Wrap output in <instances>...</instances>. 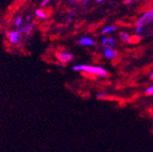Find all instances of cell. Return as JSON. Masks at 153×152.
Returning a JSON list of instances; mask_svg holds the SVG:
<instances>
[{"label":"cell","instance_id":"cell-1","mask_svg":"<svg viewBox=\"0 0 153 152\" xmlns=\"http://www.w3.org/2000/svg\"><path fill=\"white\" fill-rule=\"evenodd\" d=\"M153 7L147 9L136 21L135 35L138 37H145L153 33Z\"/></svg>","mask_w":153,"mask_h":152},{"label":"cell","instance_id":"cell-2","mask_svg":"<svg viewBox=\"0 0 153 152\" xmlns=\"http://www.w3.org/2000/svg\"><path fill=\"white\" fill-rule=\"evenodd\" d=\"M72 69L74 71L76 72H85L87 74L89 75H93V76H98V77H102V78H106L108 76V72L100 67H97V66H90V65H86V64H78L75 65Z\"/></svg>","mask_w":153,"mask_h":152},{"label":"cell","instance_id":"cell-3","mask_svg":"<svg viewBox=\"0 0 153 152\" xmlns=\"http://www.w3.org/2000/svg\"><path fill=\"white\" fill-rule=\"evenodd\" d=\"M23 36L18 29H12L7 33V39L12 45H19L22 41Z\"/></svg>","mask_w":153,"mask_h":152},{"label":"cell","instance_id":"cell-4","mask_svg":"<svg viewBox=\"0 0 153 152\" xmlns=\"http://www.w3.org/2000/svg\"><path fill=\"white\" fill-rule=\"evenodd\" d=\"M56 59L59 60L60 63H62V64H67V63L71 62V61L74 59V56H73V54H71V53L68 52V51H66V50H59V51H57V52H56Z\"/></svg>","mask_w":153,"mask_h":152},{"label":"cell","instance_id":"cell-5","mask_svg":"<svg viewBox=\"0 0 153 152\" xmlns=\"http://www.w3.org/2000/svg\"><path fill=\"white\" fill-rule=\"evenodd\" d=\"M16 29H18V31L22 34L23 36H25V37H27H27H29L31 36V33H32V31L34 29V24L33 23H26L25 22L21 27H19Z\"/></svg>","mask_w":153,"mask_h":152},{"label":"cell","instance_id":"cell-6","mask_svg":"<svg viewBox=\"0 0 153 152\" xmlns=\"http://www.w3.org/2000/svg\"><path fill=\"white\" fill-rule=\"evenodd\" d=\"M103 55L107 59H114L118 56V52L113 47H106L103 50Z\"/></svg>","mask_w":153,"mask_h":152},{"label":"cell","instance_id":"cell-7","mask_svg":"<svg viewBox=\"0 0 153 152\" xmlns=\"http://www.w3.org/2000/svg\"><path fill=\"white\" fill-rule=\"evenodd\" d=\"M116 45V41L113 39V37H108V36H104L102 40H101V46L103 48L106 47H114Z\"/></svg>","mask_w":153,"mask_h":152},{"label":"cell","instance_id":"cell-8","mask_svg":"<svg viewBox=\"0 0 153 152\" xmlns=\"http://www.w3.org/2000/svg\"><path fill=\"white\" fill-rule=\"evenodd\" d=\"M79 43L81 45V46H84V47H94L96 45L95 41L93 39L89 36H82L79 39Z\"/></svg>","mask_w":153,"mask_h":152},{"label":"cell","instance_id":"cell-9","mask_svg":"<svg viewBox=\"0 0 153 152\" xmlns=\"http://www.w3.org/2000/svg\"><path fill=\"white\" fill-rule=\"evenodd\" d=\"M119 36H120V40L123 43H126V44H132L133 43V41H132V36H130V34H128L126 31H121L119 34Z\"/></svg>","mask_w":153,"mask_h":152},{"label":"cell","instance_id":"cell-10","mask_svg":"<svg viewBox=\"0 0 153 152\" xmlns=\"http://www.w3.org/2000/svg\"><path fill=\"white\" fill-rule=\"evenodd\" d=\"M25 22V18L23 16H17L16 18H15V20L13 22V27L16 29L18 28L19 27H21Z\"/></svg>","mask_w":153,"mask_h":152},{"label":"cell","instance_id":"cell-11","mask_svg":"<svg viewBox=\"0 0 153 152\" xmlns=\"http://www.w3.org/2000/svg\"><path fill=\"white\" fill-rule=\"evenodd\" d=\"M35 15L38 18V19H45V18L48 17V14L45 10L41 9V8H38V9H36L35 11Z\"/></svg>","mask_w":153,"mask_h":152},{"label":"cell","instance_id":"cell-12","mask_svg":"<svg viewBox=\"0 0 153 152\" xmlns=\"http://www.w3.org/2000/svg\"><path fill=\"white\" fill-rule=\"evenodd\" d=\"M116 29H117V27H116V26H114V25H109V26L105 27L102 29L101 33H102L103 35H108V34H109V33H111V32H114Z\"/></svg>","mask_w":153,"mask_h":152},{"label":"cell","instance_id":"cell-13","mask_svg":"<svg viewBox=\"0 0 153 152\" xmlns=\"http://www.w3.org/2000/svg\"><path fill=\"white\" fill-rule=\"evenodd\" d=\"M76 10H78V8H76V7H73V8H71V9L69 10V12H68V16H67V18H66L67 23H69L70 21H72V19H73V17H74V16H75Z\"/></svg>","mask_w":153,"mask_h":152},{"label":"cell","instance_id":"cell-14","mask_svg":"<svg viewBox=\"0 0 153 152\" xmlns=\"http://www.w3.org/2000/svg\"><path fill=\"white\" fill-rule=\"evenodd\" d=\"M81 0H67V4L68 5V6H73V5H75V4H76V3H79V2H80Z\"/></svg>","mask_w":153,"mask_h":152},{"label":"cell","instance_id":"cell-15","mask_svg":"<svg viewBox=\"0 0 153 152\" xmlns=\"http://www.w3.org/2000/svg\"><path fill=\"white\" fill-rule=\"evenodd\" d=\"M50 1H51V0H42V2H41V4H40V7H48V6L49 5Z\"/></svg>","mask_w":153,"mask_h":152},{"label":"cell","instance_id":"cell-16","mask_svg":"<svg viewBox=\"0 0 153 152\" xmlns=\"http://www.w3.org/2000/svg\"><path fill=\"white\" fill-rule=\"evenodd\" d=\"M146 94L147 95H153V86H150L146 89Z\"/></svg>","mask_w":153,"mask_h":152},{"label":"cell","instance_id":"cell-17","mask_svg":"<svg viewBox=\"0 0 153 152\" xmlns=\"http://www.w3.org/2000/svg\"><path fill=\"white\" fill-rule=\"evenodd\" d=\"M25 22L26 23H32V16L31 15H27L25 18Z\"/></svg>","mask_w":153,"mask_h":152},{"label":"cell","instance_id":"cell-18","mask_svg":"<svg viewBox=\"0 0 153 152\" xmlns=\"http://www.w3.org/2000/svg\"><path fill=\"white\" fill-rule=\"evenodd\" d=\"M97 99H105V94H104V93H98V94H97Z\"/></svg>","mask_w":153,"mask_h":152},{"label":"cell","instance_id":"cell-19","mask_svg":"<svg viewBox=\"0 0 153 152\" xmlns=\"http://www.w3.org/2000/svg\"><path fill=\"white\" fill-rule=\"evenodd\" d=\"M88 2H89V0H81V1H80V5H81L82 7H85V6L88 5Z\"/></svg>","mask_w":153,"mask_h":152},{"label":"cell","instance_id":"cell-20","mask_svg":"<svg viewBox=\"0 0 153 152\" xmlns=\"http://www.w3.org/2000/svg\"><path fill=\"white\" fill-rule=\"evenodd\" d=\"M124 3L126 5H130V4H133V0H124Z\"/></svg>","mask_w":153,"mask_h":152},{"label":"cell","instance_id":"cell-21","mask_svg":"<svg viewBox=\"0 0 153 152\" xmlns=\"http://www.w3.org/2000/svg\"><path fill=\"white\" fill-rule=\"evenodd\" d=\"M98 3H101V2H104V1H107V0H96Z\"/></svg>","mask_w":153,"mask_h":152},{"label":"cell","instance_id":"cell-22","mask_svg":"<svg viewBox=\"0 0 153 152\" xmlns=\"http://www.w3.org/2000/svg\"><path fill=\"white\" fill-rule=\"evenodd\" d=\"M150 79L153 80V72H152V73H151V75H150Z\"/></svg>","mask_w":153,"mask_h":152}]
</instances>
